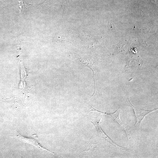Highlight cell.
Wrapping results in <instances>:
<instances>
[{
	"mask_svg": "<svg viewBox=\"0 0 158 158\" xmlns=\"http://www.w3.org/2000/svg\"><path fill=\"white\" fill-rule=\"evenodd\" d=\"M121 110L120 109H119L118 110L116 111L115 113L112 114L107 113V115H110L115 120L117 121L118 123L120 125H122L123 124L122 121L120 120L119 118V114H120Z\"/></svg>",
	"mask_w": 158,
	"mask_h": 158,
	"instance_id": "cell-3",
	"label": "cell"
},
{
	"mask_svg": "<svg viewBox=\"0 0 158 158\" xmlns=\"http://www.w3.org/2000/svg\"><path fill=\"white\" fill-rule=\"evenodd\" d=\"M129 102L130 106L133 108L134 112L136 121L135 124L138 126H139L142 120H143L145 115L150 112L157 110V109H154L153 110H144L137 109L132 105L129 101Z\"/></svg>",
	"mask_w": 158,
	"mask_h": 158,
	"instance_id": "cell-2",
	"label": "cell"
},
{
	"mask_svg": "<svg viewBox=\"0 0 158 158\" xmlns=\"http://www.w3.org/2000/svg\"><path fill=\"white\" fill-rule=\"evenodd\" d=\"M16 136L19 139L22 140V141L32 144L34 145L35 146L37 147L40 150H45L53 154H55L54 153L47 150V149L43 147L40 144L38 141L37 136L36 134H33L31 137H28L22 136V135L20 134V133L18 132Z\"/></svg>",
	"mask_w": 158,
	"mask_h": 158,
	"instance_id": "cell-1",
	"label": "cell"
},
{
	"mask_svg": "<svg viewBox=\"0 0 158 158\" xmlns=\"http://www.w3.org/2000/svg\"><path fill=\"white\" fill-rule=\"evenodd\" d=\"M101 119H100V120L98 121H97L95 122H91L94 125L95 127H96V129L97 130V131L99 134H103L105 135H106L105 133L104 132L103 130L102 129L101 126H100V121L101 120Z\"/></svg>",
	"mask_w": 158,
	"mask_h": 158,
	"instance_id": "cell-4",
	"label": "cell"
},
{
	"mask_svg": "<svg viewBox=\"0 0 158 158\" xmlns=\"http://www.w3.org/2000/svg\"><path fill=\"white\" fill-rule=\"evenodd\" d=\"M108 29L110 31L115 30L116 29V27L115 24L113 22H109L108 24Z\"/></svg>",
	"mask_w": 158,
	"mask_h": 158,
	"instance_id": "cell-5",
	"label": "cell"
}]
</instances>
